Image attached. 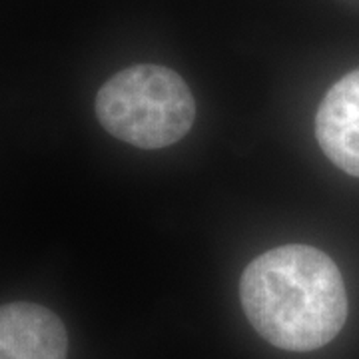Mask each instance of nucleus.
<instances>
[{
  "label": "nucleus",
  "mask_w": 359,
  "mask_h": 359,
  "mask_svg": "<svg viewBox=\"0 0 359 359\" xmlns=\"http://www.w3.org/2000/svg\"><path fill=\"white\" fill-rule=\"evenodd\" d=\"M240 297L252 327L285 351L327 346L347 320L344 278L334 259L311 245H280L252 259Z\"/></svg>",
  "instance_id": "1"
},
{
  "label": "nucleus",
  "mask_w": 359,
  "mask_h": 359,
  "mask_svg": "<svg viewBox=\"0 0 359 359\" xmlns=\"http://www.w3.org/2000/svg\"><path fill=\"white\" fill-rule=\"evenodd\" d=\"M316 138L335 166L359 178V68L339 78L323 96Z\"/></svg>",
  "instance_id": "3"
},
{
  "label": "nucleus",
  "mask_w": 359,
  "mask_h": 359,
  "mask_svg": "<svg viewBox=\"0 0 359 359\" xmlns=\"http://www.w3.org/2000/svg\"><path fill=\"white\" fill-rule=\"evenodd\" d=\"M68 337L60 318L39 304L0 306V359H66Z\"/></svg>",
  "instance_id": "4"
},
{
  "label": "nucleus",
  "mask_w": 359,
  "mask_h": 359,
  "mask_svg": "<svg viewBox=\"0 0 359 359\" xmlns=\"http://www.w3.org/2000/svg\"><path fill=\"white\" fill-rule=\"evenodd\" d=\"M96 116L118 140L158 150L190 132L196 102L178 72L160 65H136L104 82L96 94Z\"/></svg>",
  "instance_id": "2"
}]
</instances>
